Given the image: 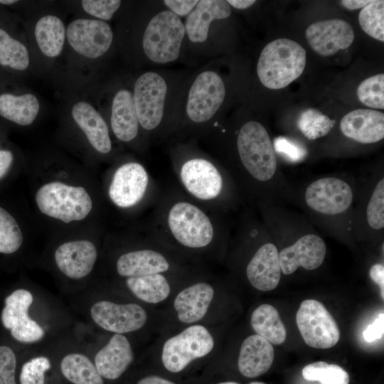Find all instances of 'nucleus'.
<instances>
[{
	"label": "nucleus",
	"instance_id": "obj_4",
	"mask_svg": "<svg viewBox=\"0 0 384 384\" xmlns=\"http://www.w3.org/2000/svg\"><path fill=\"white\" fill-rule=\"evenodd\" d=\"M185 27L180 18L164 10L148 23L142 38L143 50L152 62L165 64L176 60L180 53Z\"/></svg>",
	"mask_w": 384,
	"mask_h": 384
},
{
	"label": "nucleus",
	"instance_id": "obj_8",
	"mask_svg": "<svg viewBox=\"0 0 384 384\" xmlns=\"http://www.w3.org/2000/svg\"><path fill=\"white\" fill-rule=\"evenodd\" d=\"M166 93V82L156 72H146L137 79L133 97L139 123L144 129L151 130L161 123Z\"/></svg>",
	"mask_w": 384,
	"mask_h": 384
},
{
	"label": "nucleus",
	"instance_id": "obj_9",
	"mask_svg": "<svg viewBox=\"0 0 384 384\" xmlns=\"http://www.w3.org/2000/svg\"><path fill=\"white\" fill-rule=\"evenodd\" d=\"M225 93L224 82L217 73H201L188 92L186 107L188 118L196 123L208 121L222 105Z\"/></svg>",
	"mask_w": 384,
	"mask_h": 384
},
{
	"label": "nucleus",
	"instance_id": "obj_30",
	"mask_svg": "<svg viewBox=\"0 0 384 384\" xmlns=\"http://www.w3.org/2000/svg\"><path fill=\"white\" fill-rule=\"evenodd\" d=\"M250 323L256 333L271 343L279 345L286 340L285 326L277 310L270 304H264L256 308Z\"/></svg>",
	"mask_w": 384,
	"mask_h": 384
},
{
	"label": "nucleus",
	"instance_id": "obj_43",
	"mask_svg": "<svg viewBox=\"0 0 384 384\" xmlns=\"http://www.w3.org/2000/svg\"><path fill=\"white\" fill-rule=\"evenodd\" d=\"M16 358L13 350L6 346H0V384H16L15 370Z\"/></svg>",
	"mask_w": 384,
	"mask_h": 384
},
{
	"label": "nucleus",
	"instance_id": "obj_18",
	"mask_svg": "<svg viewBox=\"0 0 384 384\" xmlns=\"http://www.w3.org/2000/svg\"><path fill=\"white\" fill-rule=\"evenodd\" d=\"M95 245L86 240L67 242L55 252V261L60 272L69 278L79 279L92 271L97 260Z\"/></svg>",
	"mask_w": 384,
	"mask_h": 384
},
{
	"label": "nucleus",
	"instance_id": "obj_25",
	"mask_svg": "<svg viewBox=\"0 0 384 384\" xmlns=\"http://www.w3.org/2000/svg\"><path fill=\"white\" fill-rule=\"evenodd\" d=\"M71 113L92 146L101 154L109 153L112 143L107 125L101 114L90 104L84 101L75 103Z\"/></svg>",
	"mask_w": 384,
	"mask_h": 384
},
{
	"label": "nucleus",
	"instance_id": "obj_19",
	"mask_svg": "<svg viewBox=\"0 0 384 384\" xmlns=\"http://www.w3.org/2000/svg\"><path fill=\"white\" fill-rule=\"evenodd\" d=\"M340 128L346 137L357 142L375 143L384 138V114L373 110L357 109L341 119Z\"/></svg>",
	"mask_w": 384,
	"mask_h": 384
},
{
	"label": "nucleus",
	"instance_id": "obj_12",
	"mask_svg": "<svg viewBox=\"0 0 384 384\" xmlns=\"http://www.w3.org/2000/svg\"><path fill=\"white\" fill-rule=\"evenodd\" d=\"M307 206L314 210L337 215L346 211L353 202V191L344 181L325 177L311 183L305 192Z\"/></svg>",
	"mask_w": 384,
	"mask_h": 384
},
{
	"label": "nucleus",
	"instance_id": "obj_14",
	"mask_svg": "<svg viewBox=\"0 0 384 384\" xmlns=\"http://www.w3.org/2000/svg\"><path fill=\"white\" fill-rule=\"evenodd\" d=\"M306 38L316 53L330 56L353 43L354 31L347 21L334 18L311 24L306 31Z\"/></svg>",
	"mask_w": 384,
	"mask_h": 384
},
{
	"label": "nucleus",
	"instance_id": "obj_24",
	"mask_svg": "<svg viewBox=\"0 0 384 384\" xmlns=\"http://www.w3.org/2000/svg\"><path fill=\"white\" fill-rule=\"evenodd\" d=\"M214 289L206 282H198L181 291L176 297L174 306L178 320L192 324L203 319L213 299Z\"/></svg>",
	"mask_w": 384,
	"mask_h": 384
},
{
	"label": "nucleus",
	"instance_id": "obj_47",
	"mask_svg": "<svg viewBox=\"0 0 384 384\" xmlns=\"http://www.w3.org/2000/svg\"><path fill=\"white\" fill-rule=\"evenodd\" d=\"M13 161V154L9 150H0V178L8 171Z\"/></svg>",
	"mask_w": 384,
	"mask_h": 384
},
{
	"label": "nucleus",
	"instance_id": "obj_21",
	"mask_svg": "<svg viewBox=\"0 0 384 384\" xmlns=\"http://www.w3.org/2000/svg\"><path fill=\"white\" fill-rule=\"evenodd\" d=\"M133 358V351L127 337L115 334L96 354L95 365L102 377L114 380L123 374Z\"/></svg>",
	"mask_w": 384,
	"mask_h": 384
},
{
	"label": "nucleus",
	"instance_id": "obj_10",
	"mask_svg": "<svg viewBox=\"0 0 384 384\" xmlns=\"http://www.w3.org/2000/svg\"><path fill=\"white\" fill-rule=\"evenodd\" d=\"M65 33L73 49L90 59L104 55L109 50L113 40L110 26L105 21L97 19L74 20L68 26Z\"/></svg>",
	"mask_w": 384,
	"mask_h": 384
},
{
	"label": "nucleus",
	"instance_id": "obj_50",
	"mask_svg": "<svg viewBox=\"0 0 384 384\" xmlns=\"http://www.w3.org/2000/svg\"><path fill=\"white\" fill-rule=\"evenodd\" d=\"M227 2L235 9H245L253 5L256 1L255 0H228Z\"/></svg>",
	"mask_w": 384,
	"mask_h": 384
},
{
	"label": "nucleus",
	"instance_id": "obj_48",
	"mask_svg": "<svg viewBox=\"0 0 384 384\" xmlns=\"http://www.w3.org/2000/svg\"><path fill=\"white\" fill-rule=\"evenodd\" d=\"M372 1L369 0H343L341 1V5L348 10H356L358 9H363Z\"/></svg>",
	"mask_w": 384,
	"mask_h": 384
},
{
	"label": "nucleus",
	"instance_id": "obj_31",
	"mask_svg": "<svg viewBox=\"0 0 384 384\" xmlns=\"http://www.w3.org/2000/svg\"><path fill=\"white\" fill-rule=\"evenodd\" d=\"M126 283L138 299L150 304L165 300L171 292L168 280L161 273L128 277Z\"/></svg>",
	"mask_w": 384,
	"mask_h": 384
},
{
	"label": "nucleus",
	"instance_id": "obj_1",
	"mask_svg": "<svg viewBox=\"0 0 384 384\" xmlns=\"http://www.w3.org/2000/svg\"><path fill=\"white\" fill-rule=\"evenodd\" d=\"M306 62V50L299 43L288 38H278L267 44L261 51L257 73L265 87L279 90L302 74Z\"/></svg>",
	"mask_w": 384,
	"mask_h": 384
},
{
	"label": "nucleus",
	"instance_id": "obj_42",
	"mask_svg": "<svg viewBox=\"0 0 384 384\" xmlns=\"http://www.w3.org/2000/svg\"><path fill=\"white\" fill-rule=\"evenodd\" d=\"M272 144L274 150L292 162L301 161L307 155V151L304 146L286 137H276Z\"/></svg>",
	"mask_w": 384,
	"mask_h": 384
},
{
	"label": "nucleus",
	"instance_id": "obj_38",
	"mask_svg": "<svg viewBox=\"0 0 384 384\" xmlns=\"http://www.w3.org/2000/svg\"><path fill=\"white\" fill-rule=\"evenodd\" d=\"M357 95L363 105L374 109H384V75L378 74L364 80L358 87Z\"/></svg>",
	"mask_w": 384,
	"mask_h": 384
},
{
	"label": "nucleus",
	"instance_id": "obj_40",
	"mask_svg": "<svg viewBox=\"0 0 384 384\" xmlns=\"http://www.w3.org/2000/svg\"><path fill=\"white\" fill-rule=\"evenodd\" d=\"M50 367V363L45 356L35 357L25 363L21 370V384H44V373Z\"/></svg>",
	"mask_w": 384,
	"mask_h": 384
},
{
	"label": "nucleus",
	"instance_id": "obj_28",
	"mask_svg": "<svg viewBox=\"0 0 384 384\" xmlns=\"http://www.w3.org/2000/svg\"><path fill=\"white\" fill-rule=\"evenodd\" d=\"M39 110V101L33 94L0 95V116L18 125L31 124L36 119Z\"/></svg>",
	"mask_w": 384,
	"mask_h": 384
},
{
	"label": "nucleus",
	"instance_id": "obj_11",
	"mask_svg": "<svg viewBox=\"0 0 384 384\" xmlns=\"http://www.w3.org/2000/svg\"><path fill=\"white\" fill-rule=\"evenodd\" d=\"M32 302V294L23 289L15 290L5 299L1 321L18 341L33 343L44 336L43 329L28 316V311Z\"/></svg>",
	"mask_w": 384,
	"mask_h": 384
},
{
	"label": "nucleus",
	"instance_id": "obj_51",
	"mask_svg": "<svg viewBox=\"0 0 384 384\" xmlns=\"http://www.w3.org/2000/svg\"><path fill=\"white\" fill-rule=\"evenodd\" d=\"M16 2H17L16 0H0V4L4 5L14 4Z\"/></svg>",
	"mask_w": 384,
	"mask_h": 384
},
{
	"label": "nucleus",
	"instance_id": "obj_35",
	"mask_svg": "<svg viewBox=\"0 0 384 384\" xmlns=\"http://www.w3.org/2000/svg\"><path fill=\"white\" fill-rule=\"evenodd\" d=\"M335 122L319 110L308 109L301 113L297 126L306 138L314 140L328 134Z\"/></svg>",
	"mask_w": 384,
	"mask_h": 384
},
{
	"label": "nucleus",
	"instance_id": "obj_26",
	"mask_svg": "<svg viewBox=\"0 0 384 384\" xmlns=\"http://www.w3.org/2000/svg\"><path fill=\"white\" fill-rule=\"evenodd\" d=\"M110 122L112 131L119 140L127 142L137 137L139 123L131 91L121 89L114 95Z\"/></svg>",
	"mask_w": 384,
	"mask_h": 384
},
{
	"label": "nucleus",
	"instance_id": "obj_20",
	"mask_svg": "<svg viewBox=\"0 0 384 384\" xmlns=\"http://www.w3.org/2000/svg\"><path fill=\"white\" fill-rule=\"evenodd\" d=\"M281 267L277 248L272 243L262 245L249 262L247 277L255 289L271 291L279 284Z\"/></svg>",
	"mask_w": 384,
	"mask_h": 384
},
{
	"label": "nucleus",
	"instance_id": "obj_23",
	"mask_svg": "<svg viewBox=\"0 0 384 384\" xmlns=\"http://www.w3.org/2000/svg\"><path fill=\"white\" fill-rule=\"evenodd\" d=\"M231 11V7L227 1H198L188 14L184 25L189 40L193 43L205 42L208 38L211 22L229 17Z\"/></svg>",
	"mask_w": 384,
	"mask_h": 384
},
{
	"label": "nucleus",
	"instance_id": "obj_44",
	"mask_svg": "<svg viewBox=\"0 0 384 384\" xmlns=\"http://www.w3.org/2000/svg\"><path fill=\"white\" fill-rule=\"evenodd\" d=\"M198 1L195 0H165L164 4L169 9V11L173 12L176 16H183L189 14Z\"/></svg>",
	"mask_w": 384,
	"mask_h": 384
},
{
	"label": "nucleus",
	"instance_id": "obj_46",
	"mask_svg": "<svg viewBox=\"0 0 384 384\" xmlns=\"http://www.w3.org/2000/svg\"><path fill=\"white\" fill-rule=\"evenodd\" d=\"M371 279L378 284L380 289L382 299H384V266L375 264L371 267L369 272Z\"/></svg>",
	"mask_w": 384,
	"mask_h": 384
},
{
	"label": "nucleus",
	"instance_id": "obj_33",
	"mask_svg": "<svg viewBox=\"0 0 384 384\" xmlns=\"http://www.w3.org/2000/svg\"><path fill=\"white\" fill-rule=\"evenodd\" d=\"M30 57L27 48L0 27V65L16 71L28 68Z\"/></svg>",
	"mask_w": 384,
	"mask_h": 384
},
{
	"label": "nucleus",
	"instance_id": "obj_39",
	"mask_svg": "<svg viewBox=\"0 0 384 384\" xmlns=\"http://www.w3.org/2000/svg\"><path fill=\"white\" fill-rule=\"evenodd\" d=\"M367 221L374 230L384 227V178L376 184L371 194L366 210Z\"/></svg>",
	"mask_w": 384,
	"mask_h": 384
},
{
	"label": "nucleus",
	"instance_id": "obj_16",
	"mask_svg": "<svg viewBox=\"0 0 384 384\" xmlns=\"http://www.w3.org/2000/svg\"><path fill=\"white\" fill-rule=\"evenodd\" d=\"M326 252L324 241L315 234L305 235L279 253L281 271L292 274L299 267L313 270L321 265Z\"/></svg>",
	"mask_w": 384,
	"mask_h": 384
},
{
	"label": "nucleus",
	"instance_id": "obj_13",
	"mask_svg": "<svg viewBox=\"0 0 384 384\" xmlns=\"http://www.w3.org/2000/svg\"><path fill=\"white\" fill-rule=\"evenodd\" d=\"M90 314L99 326L119 334L140 329L147 320L146 311L134 303L120 304L100 301L92 305Z\"/></svg>",
	"mask_w": 384,
	"mask_h": 384
},
{
	"label": "nucleus",
	"instance_id": "obj_5",
	"mask_svg": "<svg viewBox=\"0 0 384 384\" xmlns=\"http://www.w3.org/2000/svg\"><path fill=\"white\" fill-rule=\"evenodd\" d=\"M213 347L214 340L208 329L202 325H193L164 343L162 363L167 370L178 373L192 361L210 353Z\"/></svg>",
	"mask_w": 384,
	"mask_h": 384
},
{
	"label": "nucleus",
	"instance_id": "obj_7",
	"mask_svg": "<svg viewBox=\"0 0 384 384\" xmlns=\"http://www.w3.org/2000/svg\"><path fill=\"white\" fill-rule=\"evenodd\" d=\"M168 224L175 239L188 247H206L213 238V227L209 218L187 202H178L172 206Z\"/></svg>",
	"mask_w": 384,
	"mask_h": 384
},
{
	"label": "nucleus",
	"instance_id": "obj_52",
	"mask_svg": "<svg viewBox=\"0 0 384 384\" xmlns=\"http://www.w3.org/2000/svg\"><path fill=\"white\" fill-rule=\"evenodd\" d=\"M218 384H239L238 383H235V382H231V381H229V382H223V383H218ZM249 384H265V383H261V382H252Z\"/></svg>",
	"mask_w": 384,
	"mask_h": 384
},
{
	"label": "nucleus",
	"instance_id": "obj_45",
	"mask_svg": "<svg viewBox=\"0 0 384 384\" xmlns=\"http://www.w3.org/2000/svg\"><path fill=\"white\" fill-rule=\"evenodd\" d=\"M384 332V314L380 313L363 333L366 341L371 343L383 337Z\"/></svg>",
	"mask_w": 384,
	"mask_h": 384
},
{
	"label": "nucleus",
	"instance_id": "obj_2",
	"mask_svg": "<svg viewBox=\"0 0 384 384\" xmlns=\"http://www.w3.org/2000/svg\"><path fill=\"white\" fill-rule=\"evenodd\" d=\"M40 211L65 223L85 218L92 208V201L82 186L54 181L43 185L36 192Z\"/></svg>",
	"mask_w": 384,
	"mask_h": 384
},
{
	"label": "nucleus",
	"instance_id": "obj_34",
	"mask_svg": "<svg viewBox=\"0 0 384 384\" xmlns=\"http://www.w3.org/2000/svg\"><path fill=\"white\" fill-rule=\"evenodd\" d=\"M308 381H319L321 384H348L349 375L341 366L317 361L306 365L302 371Z\"/></svg>",
	"mask_w": 384,
	"mask_h": 384
},
{
	"label": "nucleus",
	"instance_id": "obj_22",
	"mask_svg": "<svg viewBox=\"0 0 384 384\" xmlns=\"http://www.w3.org/2000/svg\"><path fill=\"white\" fill-rule=\"evenodd\" d=\"M271 343L259 336L251 335L242 342L238 361L240 373L247 378H255L265 373L274 361Z\"/></svg>",
	"mask_w": 384,
	"mask_h": 384
},
{
	"label": "nucleus",
	"instance_id": "obj_49",
	"mask_svg": "<svg viewBox=\"0 0 384 384\" xmlns=\"http://www.w3.org/2000/svg\"><path fill=\"white\" fill-rule=\"evenodd\" d=\"M137 384H176L169 380L156 375L146 376L138 381Z\"/></svg>",
	"mask_w": 384,
	"mask_h": 384
},
{
	"label": "nucleus",
	"instance_id": "obj_41",
	"mask_svg": "<svg viewBox=\"0 0 384 384\" xmlns=\"http://www.w3.org/2000/svg\"><path fill=\"white\" fill-rule=\"evenodd\" d=\"M121 4L122 1L118 0H83L81 1L82 7L87 14L101 21L111 19Z\"/></svg>",
	"mask_w": 384,
	"mask_h": 384
},
{
	"label": "nucleus",
	"instance_id": "obj_36",
	"mask_svg": "<svg viewBox=\"0 0 384 384\" xmlns=\"http://www.w3.org/2000/svg\"><path fill=\"white\" fill-rule=\"evenodd\" d=\"M363 31L372 38L384 41V1H372L363 8L358 15Z\"/></svg>",
	"mask_w": 384,
	"mask_h": 384
},
{
	"label": "nucleus",
	"instance_id": "obj_27",
	"mask_svg": "<svg viewBox=\"0 0 384 384\" xmlns=\"http://www.w3.org/2000/svg\"><path fill=\"white\" fill-rule=\"evenodd\" d=\"M169 268L167 260L151 250H140L121 255L117 261V270L122 277H139L166 272Z\"/></svg>",
	"mask_w": 384,
	"mask_h": 384
},
{
	"label": "nucleus",
	"instance_id": "obj_37",
	"mask_svg": "<svg viewBox=\"0 0 384 384\" xmlns=\"http://www.w3.org/2000/svg\"><path fill=\"white\" fill-rule=\"evenodd\" d=\"M23 242V235L15 218L0 206V252L11 254Z\"/></svg>",
	"mask_w": 384,
	"mask_h": 384
},
{
	"label": "nucleus",
	"instance_id": "obj_6",
	"mask_svg": "<svg viewBox=\"0 0 384 384\" xmlns=\"http://www.w3.org/2000/svg\"><path fill=\"white\" fill-rule=\"evenodd\" d=\"M296 322L305 343L315 348H329L340 338V330L324 305L315 299L303 301L296 314Z\"/></svg>",
	"mask_w": 384,
	"mask_h": 384
},
{
	"label": "nucleus",
	"instance_id": "obj_29",
	"mask_svg": "<svg viewBox=\"0 0 384 384\" xmlns=\"http://www.w3.org/2000/svg\"><path fill=\"white\" fill-rule=\"evenodd\" d=\"M66 31L62 20L56 16H43L36 22L35 38L41 53L47 57L60 55L65 43Z\"/></svg>",
	"mask_w": 384,
	"mask_h": 384
},
{
	"label": "nucleus",
	"instance_id": "obj_32",
	"mask_svg": "<svg viewBox=\"0 0 384 384\" xmlns=\"http://www.w3.org/2000/svg\"><path fill=\"white\" fill-rule=\"evenodd\" d=\"M63 375L74 384H103L95 365L85 355L73 353L61 361Z\"/></svg>",
	"mask_w": 384,
	"mask_h": 384
},
{
	"label": "nucleus",
	"instance_id": "obj_17",
	"mask_svg": "<svg viewBox=\"0 0 384 384\" xmlns=\"http://www.w3.org/2000/svg\"><path fill=\"white\" fill-rule=\"evenodd\" d=\"M181 178L186 188L201 200L217 197L223 186L221 175L216 167L204 159H192L181 169Z\"/></svg>",
	"mask_w": 384,
	"mask_h": 384
},
{
	"label": "nucleus",
	"instance_id": "obj_3",
	"mask_svg": "<svg viewBox=\"0 0 384 384\" xmlns=\"http://www.w3.org/2000/svg\"><path fill=\"white\" fill-rule=\"evenodd\" d=\"M238 151L248 173L260 181H267L274 175L277 161L270 136L260 122L250 121L239 130Z\"/></svg>",
	"mask_w": 384,
	"mask_h": 384
},
{
	"label": "nucleus",
	"instance_id": "obj_15",
	"mask_svg": "<svg viewBox=\"0 0 384 384\" xmlns=\"http://www.w3.org/2000/svg\"><path fill=\"white\" fill-rule=\"evenodd\" d=\"M147 184L145 169L138 163H127L115 171L109 188V196L119 207H131L142 198Z\"/></svg>",
	"mask_w": 384,
	"mask_h": 384
}]
</instances>
